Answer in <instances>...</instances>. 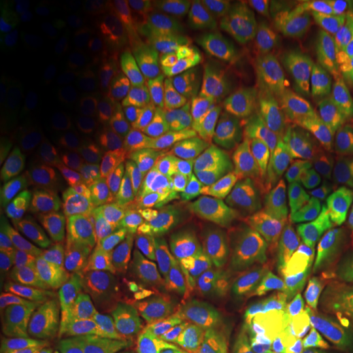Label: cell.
I'll return each instance as SVG.
<instances>
[{
	"label": "cell",
	"instance_id": "cell-13",
	"mask_svg": "<svg viewBox=\"0 0 353 353\" xmlns=\"http://www.w3.org/2000/svg\"><path fill=\"white\" fill-rule=\"evenodd\" d=\"M208 26L228 39L262 37L273 28L272 2L218 0L208 7Z\"/></svg>",
	"mask_w": 353,
	"mask_h": 353
},
{
	"label": "cell",
	"instance_id": "cell-23",
	"mask_svg": "<svg viewBox=\"0 0 353 353\" xmlns=\"http://www.w3.org/2000/svg\"><path fill=\"white\" fill-rule=\"evenodd\" d=\"M51 92L61 113L72 121H99L107 117L110 110L108 97L90 85L54 81Z\"/></svg>",
	"mask_w": 353,
	"mask_h": 353
},
{
	"label": "cell",
	"instance_id": "cell-34",
	"mask_svg": "<svg viewBox=\"0 0 353 353\" xmlns=\"http://www.w3.org/2000/svg\"><path fill=\"white\" fill-rule=\"evenodd\" d=\"M162 23L176 30H193L208 20V8L201 2H167L159 15Z\"/></svg>",
	"mask_w": 353,
	"mask_h": 353
},
{
	"label": "cell",
	"instance_id": "cell-8",
	"mask_svg": "<svg viewBox=\"0 0 353 353\" xmlns=\"http://www.w3.org/2000/svg\"><path fill=\"white\" fill-rule=\"evenodd\" d=\"M272 312L294 337L311 347L329 324V314L317 301L307 278L306 265L291 255L286 280L272 306Z\"/></svg>",
	"mask_w": 353,
	"mask_h": 353
},
{
	"label": "cell",
	"instance_id": "cell-12",
	"mask_svg": "<svg viewBox=\"0 0 353 353\" xmlns=\"http://www.w3.org/2000/svg\"><path fill=\"white\" fill-rule=\"evenodd\" d=\"M249 250L234 239H211L198 250L196 270L201 285L211 291L237 294Z\"/></svg>",
	"mask_w": 353,
	"mask_h": 353
},
{
	"label": "cell",
	"instance_id": "cell-10",
	"mask_svg": "<svg viewBox=\"0 0 353 353\" xmlns=\"http://www.w3.org/2000/svg\"><path fill=\"white\" fill-rule=\"evenodd\" d=\"M247 203L241 187L224 170L203 176L193 195V214L211 231H231L242 223Z\"/></svg>",
	"mask_w": 353,
	"mask_h": 353
},
{
	"label": "cell",
	"instance_id": "cell-2",
	"mask_svg": "<svg viewBox=\"0 0 353 353\" xmlns=\"http://www.w3.org/2000/svg\"><path fill=\"white\" fill-rule=\"evenodd\" d=\"M57 245V218L48 201L23 200L19 239L3 275V324H32L43 304L44 285Z\"/></svg>",
	"mask_w": 353,
	"mask_h": 353
},
{
	"label": "cell",
	"instance_id": "cell-27",
	"mask_svg": "<svg viewBox=\"0 0 353 353\" xmlns=\"http://www.w3.org/2000/svg\"><path fill=\"white\" fill-rule=\"evenodd\" d=\"M311 288L327 314L343 301L353 281V270L337 265L306 267Z\"/></svg>",
	"mask_w": 353,
	"mask_h": 353
},
{
	"label": "cell",
	"instance_id": "cell-4",
	"mask_svg": "<svg viewBox=\"0 0 353 353\" xmlns=\"http://www.w3.org/2000/svg\"><path fill=\"white\" fill-rule=\"evenodd\" d=\"M293 149V136H285L252 154L245 176V200L250 223L257 228L260 239L267 236L280 201L301 182Z\"/></svg>",
	"mask_w": 353,
	"mask_h": 353
},
{
	"label": "cell",
	"instance_id": "cell-7",
	"mask_svg": "<svg viewBox=\"0 0 353 353\" xmlns=\"http://www.w3.org/2000/svg\"><path fill=\"white\" fill-rule=\"evenodd\" d=\"M0 19V85L8 87L39 72L51 51L48 39L30 21L23 2H3Z\"/></svg>",
	"mask_w": 353,
	"mask_h": 353
},
{
	"label": "cell",
	"instance_id": "cell-36",
	"mask_svg": "<svg viewBox=\"0 0 353 353\" xmlns=\"http://www.w3.org/2000/svg\"><path fill=\"white\" fill-rule=\"evenodd\" d=\"M330 134L353 179V101L329 117Z\"/></svg>",
	"mask_w": 353,
	"mask_h": 353
},
{
	"label": "cell",
	"instance_id": "cell-19",
	"mask_svg": "<svg viewBox=\"0 0 353 353\" xmlns=\"http://www.w3.org/2000/svg\"><path fill=\"white\" fill-rule=\"evenodd\" d=\"M165 59L154 48H138L130 54H110L103 59L101 69L118 92L126 97H139L145 90V74L156 72Z\"/></svg>",
	"mask_w": 353,
	"mask_h": 353
},
{
	"label": "cell",
	"instance_id": "cell-43",
	"mask_svg": "<svg viewBox=\"0 0 353 353\" xmlns=\"http://www.w3.org/2000/svg\"><path fill=\"white\" fill-rule=\"evenodd\" d=\"M107 353H123V352L120 350V348H117V347H114L113 343H112V347L108 348V352H107Z\"/></svg>",
	"mask_w": 353,
	"mask_h": 353
},
{
	"label": "cell",
	"instance_id": "cell-35",
	"mask_svg": "<svg viewBox=\"0 0 353 353\" xmlns=\"http://www.w3.org/2000/svg\"><path fill=\"white\" fill-rule=\"evenodd\" d=\"M145 353H206V348L188 329L170 327L152 339Z\"/></svg>",
	"mask_w": 353,
	"mask_h": 353
},
{
	"label": "cell",
	"instance_id": "cell-25",
	"mask_svg": "<svg viewBox=\"0 0 353 353\" xmlns=\"http://www.w3.org/2000/svg\"><path fill=\"white\" fill-rule=\"evenodd\" d=\"M245 353H309L306 343L294 337L275 314H263L250 327L244 342Z\"/></svg>",
	"mask_w": 353,
	"mask_h": 353
},
{
	"label": "cell",
	"instance_id": "cell-24",
	"mask_svg": "<svg viewBox=\"0 0 353 353\" xmlns=\"http://www.w3.org/2000/svg\"><path fill=\"white\" fill-rule=\"evenodd\" d=\"M200 182L201 179H198V176L180 174L162 176L145 190L143 198H141V206L145 213L151 214L174 213L190 196L195 195Z\"/></svg>",
	"mask_w": 353,
	"mask_h": 353
},
{
	"label": "cell",
	"instance_id": "cell-28",
	"mask_svg": "<svg viewBox=\"0 0 353 353\" xmlns=\"http://www.w3.org/2000/svg\"><path fill=\"white\" fill-rule=\"evenodd\" d=\"M138 21L121 3L105 2L88 17L87 30L92 37L100 41L114 43L125 39Z\"/></svg>",
	"mask_w": 353,
	"mask_h": 353
},
{
	"label": "cell",
	"instance_id": "cell-41",
	"mask_svg": "<svg viewBox=\"0 0 353 353\" xmlns=\"http://www.w3.org/2000/svg\"><path fill=\"white\" fill-rule=\"evenodd\" d=\"M2 353H30L25 347H21L20 343L15 342H3L2 343Z\"/></svg>",
	"mask_w": 353,
	"mask_h": 353
},
{
	"label": "cell",
	"instance_id": "cell-29",
	"mask_svg": "<svg viewBox=\"0 0 353 353\" xmlns=\"http://www.w3.org/2000/svg\"><path fill=\"white\" fill-rule=\"evenodd\" d=\"M25 10L43 37L51 39L72 26L76 3L70 0H38L25 3Z\"/></svg>",
	"mask_w": 353,
	"mask_h": 353
},
{
	"label": "cell",
	"instance_id": "cell-16",
	"mask_svg": "<svg viewBox=\"0 0 353 353\" xmlns=\"http://www.w3.org/2000/svg\"><path fill=\"white\" fill-rule=\"evenodd\" d=\"M236 87V77L214 65L195 72L183 87L185 112L195 121L210 120L219 113L221 105Z\"/></svg>",
	"mask_w": 353,
	"mask_h": 353
},
{
	"label": "cell",
	"instance_id": "cell-1",
	"mask_svg": "<svg viewBox=\"0 0 353 353\" xmlns=\"http://www.w3.org/2000/svg\"><path fill=\"white\" fill-rule=\"evenodd\" d=\"M244 68L278 131L293 134L322 107L319 82L296 44L273 26L247 48Z\"/></svg>",
	"mask_w": 353,
	"mask_h": 353
},
{
	"label": "cell",
	"instance_id": "cell-14",
	"mask_svg": "<svg viewBox=\"0 0 353 353\" xmlns=\"http://www.w3.org/2000/svg\"><path fill=\"white\" fill-rule=\"evenodd\" d=\"M128 316L141 327H169L179 319L180 307L169 286L157 278H141L128 291Z\"/></svg>",
	"mask_w": 353,
	"mask_h": 353
},
{
	"label": "cell",
	"instance_id": "cell-6",
	"mask_svg": "<svg viewBox=\"0 0 353 353\" xmlns=\"http://www.w3.org/2000/svg\"><path fill=\"white\" fill-rule=\"evenodd\" d=\"M329 211L311 185H294L280 201L267 236L262 241L276 247L285 255H296L314 244L327 221Z\"/></svg>",
	"mask_w": 353,
	"mask_h": 353
},
{
	"label": "cell",
	"instance_id": "cell-33",
	"mask_svg": "<svg viewBox=\"0 0 353 353\" xmlns=\"http://www.w3.org/2000/svg\"><path fill=\"white\" fill-rule=\"evenodd\" d=\"M319 6L329 30L337 32L339 37L352 46V51L339 59L341 64L353 57V0H322Z\"/></svg>",
	"mask_w": 353,
	"mask_h": 353
},
{
	"label": "cell",
	"instance_id": "cell-31",
	"mask_svg": "<svg viewBox=\"0 0 353 353\" xmlns=\"http://www.w3.org/2000/svg\"><path fill=\"white\" fill-rule=\"evenodd\" d=\"M25 198L8 187L0 201V265L2 270L10 263L17 239H19Z\"/></svg>",
	"mask_w": 353,
	"mask_h": 353
},
{
	"label": "cell",
	"instance_id": "cell-22",
	"mask_svg": "<svg viewBox=\"0 0 353 353\" xmlns=\"http://www.w3.org/2000/svg\"><path fill=\"white\" fill-rule=\"evenodd\" d=\"M46 100V76L43 70L25 81L0 87V110L6 126L20 128L30 125L41 113Z\"/></svg>",
	"mask_w": 353,
	"mask_h": 353
},
{
	"label": "cell",
	"instance_id": "cell-5",
	"mask_svg": "<svg viewBox=\"0 0 353 353\" xmlns=\"http://www.w3.org/2000/svg\"><path fill=\"white\" fill-rule=\"evenodd\" d=\"M299 162L306 182L330 214L353 213V179L327 128L316 125L304 132Z\"/></svg>",
	"mask_w": 353,
	"mask_h": 353
},
{
	"label": "cell",
	"instance_id": "cell-32",
	"mask_svg": "<svg viewBox=\"0 0 353 353\" xmlns=\"http://www.w3.org/2000/svg\"><path fill=\"white\" fill-rule=\"evenodd\" d=\"M167 57L176 69L185 72H200V70L210 68L211 50L208 44L200 39L180 34L172 38L165 48Z\"/></svg>",
	"mask_w": 353,
	"mask_h": 353
},
{
	"label": "cell",
	"instance_id": "cell-15",
	"mask_svg": "<svg viewBox=\"0 0 353 353\" xmlns=\"http://www.w3.org/2000/svg\"><path fill=\"white\" fill-rule=\"evenodd\" d=\"M221 144L208 126H185L174 134L169 148V167L174 174L188 175L208 169L218 161Z\"/></svg>",
	"mask_w": 353,
	"mask_h": 353
},
{
	"label": "cell",
	"instance_id": "cell-9",
	"mask_svg": "<svg viewBox=\"0 0 353 353\" xmlns=\"http://www.w3.org/2000/svg\"><path fill=\"white\" fill-rule=\"evenodd\" d=\"M37 337L41 353H107L112 347L103 322L74 309L50 317Z\"/></svg>",
	"mask_w": 353,
	"mask_h": 353
},
{
	"label": "cell",
	"instance_id": "cell-38",
	"mask_svg": "<svg viewBox=\"0 0 353 353\" xmlns=\"http://www.w3.org/2000/svg\"><path fill=\"white\" fill-rule=\"evenodd\" d=\"M82 33L76 26L64 30L63 33L56 34L54 38L48 39V46H50L51 54L56 56H70L76 54L82 46Z\"/></svg>",
	"mask_w": 353,
	"mask_h": 353
},
{
	"label": "cell",
	"instance_id": "cell-20",
	"mask_svg": "<svg viewBox=\"0 0 353 353\" xmlns=\"http://www.w3.org/2000/svg\"><path fill=\"white\" fill-rule=\"evenodd\" d=\"M306 267L337 265L353 270V213L327 216L314 244L304 252Z\"/></svg>",
	"mask_w": 353,
	"mask_h": 353
},
{
	"label": "cell",
	"instance_id": "cell-42",
	"mask_svg": "<svg viewBox=\"0 0 353 353\" xmlns=\"http://www.w3.org/2000/svg\"><path fill=\"white\" fill-rule=\"evenodd\" d=\"M206 353H232L226 350L224 347H213V348H206Z\"/></svg>",
	"mask_w": 353,
	"mask_h": 353
},
{
	"label": "cell",
	"instance_id": "cell-18",
	"mask_svg": "<svg viewBox=\"0 0 353 353\" xmlns=\"http://www.w3.org/2000/svg\"><path fill=\"white\" fill-rule=\"evenodd\" d=\"M144 245L154 257L164 262H180L188 257L195 244V229L180 213L159 214L144 226Z\"/></svg>",
	"mask_w": 353,
	"mask_h": 353
},
{
	"label": "cell",
	"instance_id": "cell-3",
	"mask_svg": "<svg viewBox=\"0 0 353 353\" xmlns=\"http://www.w3.org/2000/svg\"><path fill=\"white\" fill-rule=\"evenodd\" d=\"M272 19L273 26L288 34L311 65L319 82L322 107L327 118L345 105L352 103L353 99L342 77L332 34L322 15L319 2L314 0L272 2Z\"/></svg>",
	"mask_w": 353,
	"mask_h": 353
},
{
	"label": "cell",
	"instance_id": "cell-39",
	"mask_svg": "<svg viewBox=\"0 0 353 353\" xmlns=\"http://www.w3.org/2000/svg\"><path fill=\"white\" fill-rule=\"evenodd\" d=\"M329 319L353 327V281L347 291L345 298H343V301L329 312Z\"/></svg>",
	"mask_w": 353,
	"mask_h": 353
},
{
	"label": "cell",
	"instance_id": "cell-26",
	"mask_svg": "<svg viewBox=\"0 0 353 353\" xmlns=\"http://www.w3.org/2000/svg\"><path fill=\"white\" fill-rule=\"evenodd\" d=\"M174 105V79L167 76L148 97L136 117V132L143 139H154L170 125Z\"/></svg>",
	"mask_w": 353,
	"mask_h": 353
},
{
	"label": "cell",
	"instance_id": "cell-40",
	"mask_svg": "<svg viewBox=\"0 0 353 353\" xmlns=\"http://www.w3.org/2000/svg\"><path fill=\"white\" fill-rule=\"evenodd\" d=\"M341 70H342V77H343V81H345L347 87L353 88V57L342 61Z\"/></svg>",
	"mask_w": 353,
	"mask_h": 353
},
{
	"label": "cell",
	"instance_id": "cell-21",
	"mask_svg": "<svg viewBox=\"0 0 353 353\" xmlns=\"http://www.w3.org/2000/svg\"><path fill=\"white\" fill-rule=\"evenodd\" d=\"M193 321L211 335H228L237 329L245 316V304L234 293L196 291L190 301Z\"/></svg>",
	"mask_w": 353,
	"mask_h": 353
},
{
	"label": "cell",
	"instance_id": "cell-37",
	"mask_svg": "<svg viewBox=\"0 0 353 353\" xmlns=\"http://www.w3.org/2000/svg\"><path fill=\"white\" fill-rule=\"evenodd\" d=\"M309 353H353V327L329 321Z\"/></svg>",
	"mask_w": 353,
	"mask_h": 353
},
{
	"label": "cell",
	"instance_id": "cell-30",
	"mask_svg": "<svg viewBox=\"0 0 353 353\" xmlns=\"http://www.w3.org/2000/svg\"><path fill=\"white\" fill-rule=\"evenodd\" d=\"M143 182V169L136 159H125L113 170L108 182V201L110 206L121 213L128 210L139 193Z\"/></svg>",
	"mask_w": 353,
	"mask_h": 353
},
{
	"label": "cell",
	"instance_id": "cell-11",
	"mask_svg": "<svg viewBox=\"0 0 353 353\" xmlns=\"http://www.w3.org/2000/svg\"><path fill=\"white\" fill-rule=\"evenodd\" d=\"M288 262L290 255H285L267 241H260L247 252L242 272V291L250 306L257 309L273 306L285 285Z\"/></svg>",
	"mask_w": 353,
	"mask_h": 353
},
{
	"label": "cell",
	"instance_id": "cell-17",
	"mask_svg": "<svg viewBox=\"0 0 353 353\" xmlns=\"http://www.w3.org/2000/svg\"><path fill=\"white\" fill-rule=\"evenodd\" d=\"M97 259L94 234L83 226L70 228L59 250V262L50 280V293L69 290L92 270Z\"/></svg>",
	"mask_w": 353,
	"mask_h": 353
}]
</instances>
